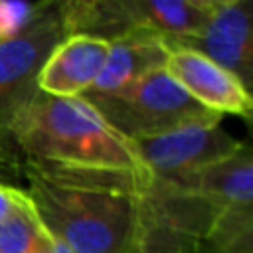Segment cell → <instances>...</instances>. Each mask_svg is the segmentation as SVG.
I'll return each instance as SVG.
<instances>
[{
    "instance_id": "9",
    "label": "cell",
    "mask_w": 253,
    "mask_h": 253,
    "mask_svg": "<svg viewBox=\"0 0 253 253\" xmlns=\"http://www.w3.org/2000/svg\"><path fill=\"white\" fill-rule=\"evenodd\" d=\"M107 53L109 42L101 38L83 34L63 36L40 67L36 89L51 97H83L97 83Z\"/></svg>"
},
{
    "instance_id": "11",
    "label": "cell",
    "mask_w": 253,
    "mask_h": 253,
    "mask_svg": "<svg viewBox=\"0 0 253 253\" xmlns=\"http://www.w3.org/2000/svg\"><path fill=\"white\" fill-rule=\"evenodd\" d=\"M168 51V43L152 34H130L109 42L103 71L85 95H111L125 89L142 75L162 69Z\"/></svg>"
},
{
    "instance_id": "10",
    "label": "cell",
    "mask_w": 253,
    "mask_h": 253,
    "mask_svg": "<svg viewBox=\"0 0 253 253\" xmlns=\"http://www.w3.org/2000/svg\"><path fill=\"white\" fill-rule=\"evenodd\" d=\"M215 210L253 208V154L249 144L206 164L176 184H164Z\"/></svg>"
},
{
    "instance_id": "7",
    "label": "cell",
    "mask_w": 253,
    "mask_h": 253,
    "mask_svg": "<svg viewBox=\"0 0 253 253\" xmlns=\"http://www.w3.org/2000/svg\"><path fill=\"white\" fill-rule=\"evenodd\" d=\"M57 2L22 34L0 42V119L36 89V77L49 51L61 42Z\"/></svg>"
},
{
    "instance_id": "13",
    "label": "cell",
    "mask_w": 253,
    "mask_h": 253,
    "mask_svg": "<svg viewBox=\"0 0 253 253\" xmlns=\"http://www.w3.org/2000/svg\"><path fill=\"white\" fill-rule=\"evenodd\" d=\"M51 6L53 2L0 0V42L22 34L38 18H42Z\"/></svg>"
},
{
    "instance_id": "1",
    "label": "cell",
    "mask_w": 253,
    "mask_h": 253,
    "mask_svg": "<svg viewBox=\"0 0 253 253\" xmlns=\"http://www.w3.org/2000/svg\"><path fill=\"white\" fill-rule=\"evenodd\" d=\"M0 132L12 138L28 170L138 192L154 186L132 142L83 97H51L34 89L0 119Z\"/></svg>"
},
{
    "instance_id": "6",
    "label": "cell",
    "mask_w": 253,
    "mask_h": 253,
    "mask_svg": "<svg viewBox=\"0 0 253 253\" xmlns=\"http://www.w3.org/2000/svg\"><path fill=\"white\" fill-rule=\"evenodd\" d=\"M190 47L231 75L249 91L253 81V6L251 0H213L206 26L192 38L166 42Z\"/></svg>"
},
{
    "instance_id": "14",
    "label": "cell",
    "mask_w": 253,
    "mask_h": 253,
    "mask_svg": "<svg viewBox=\"0 0 253 253\" xmlns=\"http://www.w3.org/2000/svg\"><path fill=\"white\" fill-rule=\"evenodd\" d=\"M24 200H26V190L0 182V221L6 219Z\"/></svg>"
},
{
    "instance_id": "16",
    "label": "cell",
    "mask_w": 253,
    "mask_h": 253,
    "mask_svg": "<svg viewBox=\"0 0 253 253\" xmlns=\"http://www.w3.org/2000/svg\"><path fill=\"white\" fill-rule=\"evenodd\" d=\"M164 253H188L186 249H172V251H164Z\"/></svg>"
},
{
    "instance_id": "5",
    "label": "cell",
    "mask_w": 253,
    "mask_h": 253,
    "mask_svg": "<svg viewBox=\"0 0 253 253\" xmlns=\"http://www.w3.org/2000/svg\"><path fill=\"white\" fill-rule=\"evenodd\" d=\"M130 142L156 184H176L243 144L219 125H190Z\"/></svg>"
},
{
    "instance_id": "3",
    "label": "cell",
    "mask_w": 253,
    "mask_h": 253,
    "mask_svg": "<svg viewBox=\"0 0 253 253\" xmlns=\"http://www.w3.org/2000/svg\"><path fill=\"white\" fill-rule=\"evenodd\" d=\"M213 0H71L57 2L65 36L83 34L113 42L152 34L166 42L196 36L208 22Z\"/></svg>"
},
{
    "instance_id": "8",
    "label": "cell",
    "mask_w": 253,
    "mask_h": 253,
    "mask_svg": "<svg viewBox=\"0 0 253 253\" xmlns=\"http://www.w3.org/2000/svg\"><path fill=\"white\" fill-rule=\"evenodd\" d=\"M164 71L202 107L215 115H235L245 121L251 119L253 99L251 91L229 71L208 59L206 55L182 47L168 45Z\"/></svg>"
},
{
    "instance_id": "15",
    "label": "cell",
    "mask_w": 253,
    "mask_h": 253,
    "mask_svg": "<svg viewBox=\"0 0 253 253\" xmlns=\"http://www.w3.org/2000/svg\"><path fill=\"white\" fill-rule=\"evenodd\" d=\"M36 253H71V249L67 245H63L59 239H55L53 235L36 251Z\"/></svg>"
},
{
    "instance_id": "12",
    "label": "cell",
    "mask_w": 253,
    "mask_h": 253,
    "mask_svg": "<svg viewBox=\"0 0 253 253\" xmlns=\"http://www.w3.org/2000/svg\"><path fill=\"white\" fill-rule=\"evenodd\" d=\"M51 233L40 219L30 196L0 221V253H36Z\"/></svg>"
},
{
    "instance_id": "4",
    "label": "cell",
    "mask_w": 253,
    "mask_h": 253,
    "mask_svg": "<svg viewBox=\"0 0 253 253\" xmlns=\"http://www.w3.org/2000/svg\"><path fill=\"white\" fill-rule=\"evenodd\" d=\"M99 115L128 140L178 130L190 125H219L215 115L196 103L166 71L154 69L111 95H83Z\"/></svg>"
},
{
    "instance_id": "2",
    "label": "cell",
    "mask_w": 253,
    "mask_h": 253,
    "mask_svg": "<svg viewBox=\"0 0 253 253\" xmlns=\"http://www.w3.org/2000/svg\"><path fill=\"white\" fill-rule=\"evenodd\" d=\"M26 176L40 219L71 253H148L162 229L152 190L57 180L28 168Z\"/></svg>"
}]
</instances>
